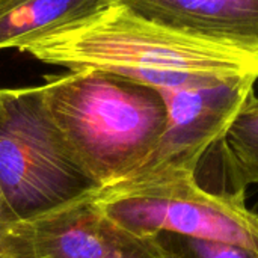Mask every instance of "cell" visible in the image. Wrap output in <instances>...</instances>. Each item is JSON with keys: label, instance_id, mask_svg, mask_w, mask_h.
I'll list each match as a JSON object with an SVG mask.
<instances>
[{"label": "cell", "instance_id": "cell-11", "mask_svg": "<svg viewBox=\"0 0 258 258\" xmlns=\"http://www.w3.org/2000/svg\"><path fill=\"white\" fill-rule=\"evenodd\" d=\"M20 221L15 218L9 206L6 204L3 194L0 190V254H15L14 233Z\"/></svg>", "mask_w": 258, "mask_h": 258}, {"label": "cell", "instance_id": "cell-4", "mask_svg": "<svg viewBox=\"0 0 258 258\" xmlns=\"http://www.w3.org/2000/svg\"><path fill=\"white\" fill-rule=\"evenodd\" d=\"M44 106L39 86L0 88V190L18 221L97 190Z\"/></svg>", "mask_w": 258, "mask_h": 258}, {"label": "cell", "instance_id": "cell-1", "mask_svg": "<svg viewBox=\"0 0 258 258\" xmlns=\"http://www.w3.org/2000/svg\"><path fill=\"white\" fill-rule=\"evenodd\" d=\"M15 48L48 65L107 71L157 91L258 77V54L186 36L115 3L27 38Z\"/></svg>", "mask_w": 258, "mask_h": 258}, {"label": "cell", "instance_id": "cell-13", "mask_svg": "<svg viewBox=\"0 0 258 258\" xmlns=\"http://www.w3.org/2000/svg\"><path fill=\"white\" fill-rule=\"evenodd\" d=\"M257 98H258V95H257Z\"/></svg>", "mask_w": 258, "mask_h": 258}, {"label": "cell", "instance_id": "cell-5", "mask_svg": "<svg viewBox=\"0 0 258 258\" xmlns=\"http://www.w3.org/2000/svg\"><path fill=\"white\" fill-rule=\"evenodd\" d=\"M257 80L246 76L206 86L159 91L166 103V128L154 154L136 172L197 175L255 91Z\"/></svg>", "mask_w": 258, "mask_h": 258}, {"label": "cell", "instance_id": "cell-9", "mask_svg": "<svg viewBox=\"0 0 258 258\" xmlns=\"http://www.w3.org/2000/svg\"><path fill=\"white\" fill-rule=\"evenodd\" d=\"M221 159L227 190L245 195L258 184V98L255 91L231 124L225 138L212 150Z\"/></svg>", "mask_w": 258, "mask_h": 258}, {"label": "cell", "instance_id": "cell-2", "mask_svg": "<svg viewBox=\"0 0 258 258\" xmlns=\"http://www.w3.org/2000/svg\"><path fill=\"white\" fill-rule=\"evenodd\" d=\"M39 88L50 119L98 189L139 171L165 133L162 94L136 80L83 70L48 76Z\"/></svg>", "mask_w": 258, "mask_h": 258}, {"label": "cell", "instance_id": "cell-8", "mask_svg": "<svg viewBox=\"0 0 258 258\" xmlns=\"http://www.w3.org/2000/svg\"><path fill=\"white\" fill-rule=\"evenodd\" d=\"M109 0H0V50L89 15Z\"/></svg>", "mask_w": 258, "mask_h": 258}, {"label": "cell", "instance_id": "cell-12", "mask_svg": "<svg viewBox=\"0 0 258 258\" xmlns=\"http://www.w3.org/2000/svg\"><path fill=\"white\" fill-rule=\"evenodd\" d=\"M0 258H23L18 255H12V254H0Z\"/></svg>", "mask_w": 258, "mask_h": 258}, {"label": "cell", "instance_id": "cell-7", "mask_svg": "<svg viewBox=\"0 0 258 258\" xmlns=\"http://www.w3.org/2000/svg\"><path fill=\"white\" fill-rule=\"evenodd\" d=\"M186 36L258 54V0H109Z\"/></svg>", "mask_w": 258, "mask_h": 258}, {"label": "cell", "instance_id": "cell-10", "mask_svg": "<svg viewBox=\"0 0 258 258\" xmlns=\"http://www.w3.org/2000/svg\"><path fill=\"white\" fill-rule=\"evenodd\" d=\"M159 237L174 258H258L257 251L234 243L206 240L171 233L159 234Z\"/></svg>", "mask_w": 258, "mask_h": 258}, {"label": "cell", "instance_id": "cell-6", "mask_svg": "<svg viewBox=\"0 0 258 258\" xmlns=\"http://www.w3.org/2000/svg\"><path fill=\"white\" fill-rule=\"evenodd\" d=\"M14 243L23 258H174L159 236L138 234L107 216L92 194L20 221Z\"/></svg>", "mask_w": 258, "mask_h": 258}, {"label": "cell", "instance_id": "cell-3", "mask_svg": "<svg viewBox=\"0 0 258 258\" xmlns=\"http://www.w3.org/2000/svg\"><path fill=\"white\" fill-rule=\"evenodd\" d=\"M100 209L122 227L234 243L258 252V213L245 195L203 186L197 175L135 172L92 192Z\"/></svg>", "mask_w": 258, "mask_h": 258}]
</instances>
